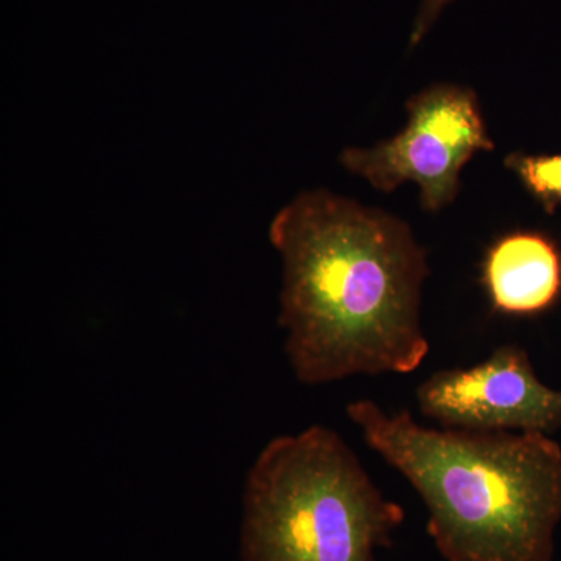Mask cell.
<instances>
[{"label": "cell", "mask_w": 561, "mask_h": 561, "mask_svg": "<svg viewBox=\"0 0 561 561\" xmlns=\"http://www.w3.org/2000/svg\"><path fill=\"white\" fill-rule=\"evenodd\" d=\"M481 275L493 312L535 316L559 300L561 253L542 232H505L486 250Z\"/></svg>", "instance_id": "cell-6"}, {"label": "cell", "mask_w": 561, "mask_h": 561, "mask_svg": "<svg viewBox=\"0 0 561 561\" xmlns=\"http://www.w3.org/2000/svg\"><path fill=\"white\" fill-rule=\"evenodd\" d=\"M453 2L454 0H421L419 14H416L415 22H413L411 49H415L419 46L424 36L427 35V32L431 31L432 25L440 16L442 11Z\"/></svg>", "instance_id": "cell-8"}, {"label": "cell", "mask_w": 561, "mask_h": 561, "mask_svg": "<svg viewBox=\"0 0 561 561\" xmlns=\"http://www.w3.org/2000/svg\"><path fill=\"white\" fill-rule=\"evenodd\" d=\"M283 261L279 327L295 378L408 375L430 354L421 324L426 250L405 221L327 190L305 191L273 217Z\"/></svg>", "instance_id": "cell-1"}, {"label": "cell", "mask_w": 561, "mask_h": 561, "mask_svg": "<svg viewBox=\"0 0 561 561\" xmlns=\"http://www.w3.org/2000/svg\"><path fill=\"white\" fill-rule=\"evenodd\" d=\"M365 443L411 482L448 561H549L561 518V448L540 432L421 426L409 411L354 401Z\"/></svg>", "instance_id": "cell-2"}, {"label": "cell", "mask_w": 561, "mask_h": 561, "mask_svg": "<svg viewBox=\"0 0 561 561\" xmlns=\"http://www.w3.org/2000/svg\"><path fill=\"white\" fill-rule=\"evenodd\" d=\"M404 522L337 432L280 435L243 489L242 561H379Z\"/></svg>", "instance_id": "cell-3"}, {"label": "cell", "mask_w": 561, "mask_h": 561, "mask_svg": "<svg viewBox=\"0 0 561 561\" xmlns=\"http://www.w3.org/2000/svg\"><path fill=\"white\" fill-rule=\"evenodd\" d=\"M416 402L445 430L548 435L561 427V391L538 379L516 345L500 346L470 368L434 373L416 389Z\"/></svg>", "instance_id": "cell-5"}, {"label": "cell", "mask_w": 561, "mask_h": 561, "mask_svg": "<svg viewBox=\"0 0 561 561\" xmlns=\"http://www.w3.org/2000/svg\"><path fill=\"white\" fill-rule=\"evenodd\" d=\"M542 209L553 214L561 208V154H529L513 151L504 160Z\"/></svg>", "instance_id": "cell-7"}, {"label": "cell", "mask_w": 561, "mask_h": 561, "mask_svg": "<svg viewBox=\"0 0 561 561\" xmlns=\"http://www.w3.org/2000/svg\"><path fill=\"white\" fill-rule=\"evenodd\" d=\"M405 110L408 124L393 138L371 149L350 147L341 162L386 194L415 184L421 208L438 213L459 195L465 165L481 151H493L494 142L471 88L432 84L412 95Z\"/></svg>", "instance_id": "cell-4"}]
</instances>
